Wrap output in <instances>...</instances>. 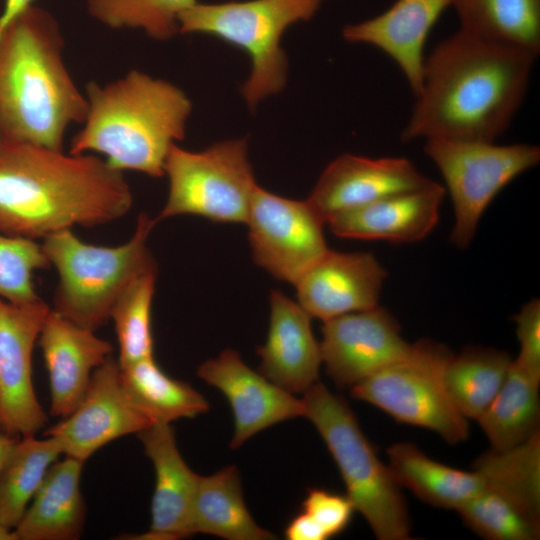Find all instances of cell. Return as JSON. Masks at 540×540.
I'll return each instance as SVG.
<instances>
[{
	"label": "cell",
	"mask_w": 540,
	"mask_h": 540,
	"mask_svg": "<svg viewBox=\"0 0 540 540\" xmlns=\"http://www.w3.org/2000/svg\"><path fill=\"white\" fill-rule=\"evenodd\" d=\"M537 56L459 28L425 56L400 139L495 142L524 101Z\"/></svg>",
	"instance_id": "cell-1"
},
{
	"label": "cell",
	"mask_w": 540,
	"mask_h": 540,
	"mask_svg": "<svg viewBox=\"0 0 540 540\" xmlns=\"http://www.w3.org/2000/svg\"><path fill=\"white\" fill-rule=\"evenodd\" d=\"M133 194L104 159L0 139V233L44 239L125 216Z\"/></svg>",
	"instance_id": "cell-2"
},
{
	"label": "cell",
	"mask_w": 540,
	"mask_h": 540,
	"mask_svg": "<svg viewBox=\"0 0 540 540\" xmlns=\"http://www.w3.org/2000/svg\"><path fill=\"white\" fill-rule=\"evenodd\" d=\"M59 22L29 5L0 30V137L63 150L73 124H83L86 96L63 57Z\"/></svg>",
	"instance_id": "cell-3"
},
{
	"label": "cell",
	"mask_w": 540,
	"mask_h": 540,
	"mask_svg": "<svg viewBox=\"0 0 540 540\" xmlns=\"http://www.w3.org/2000/svg\"><path fill=\"white\" fill-rule=\"evenodd\" d=\"M88 111L69 152H95L114 169L164 175L169 149L185 136L192 110L176 85L133 69L115 81L86 86Z\"/></svg>",
	"instance_id": "cell-4"
},
{
	"label": "cell",
	"mask_w": 540,
	"mask_h": 540,
	"mask_svg": "<svg viewBox=\"0 0 540 540\" xmlns=\"http://www.w3.org/2000/svg\"><path fill=\"white\" fill-rule=\"evenodd\" d=\"M156 224L155 218L139 214L130 239L113 247L83 242L72 229L44 238L42 249L58 275L52 309L94 332L105 325L126 286L157 266L147 245Z\"/></svg>",
	"instance_id": "cell-5"
},
{
	"label": "cell",
	"mask_w": 540,
	"mask_h": 540,
	"mask_svg": "<svg viewBox=\"0 0 540 540\" xmlns=\"http://www.w3.org/2000/svg\"><path fill=\"white\" fill-rule=\"evenodd\" d=\"M308 418L341 474L346 495L380 540L411 539V521L401 487L377 456L341 396L317 381L302 399Z\"/></svg>",
	"instance_id": "cell-6"
},
{
	"label": "cell",
	"mask_w": 540,
	"mask_h": 540,
	"mask_svg": "<svg viewBox=\"0 0 540 540\" xmlns=\"http://www.w3.org/2000/svg\"><path fill=\"white\" fill-rule=\"evenodd\" d=\"M324 1L197 2L181 14L179 31L211 35L250 56L252 69L242 94L253 108L285 86L287 58L280 46L283 33L294 23L312 19Z\"/></svg>",
	"instance_id": "cell-7"
},
{
	"label": "cell",
	"mask_w": 540,
	"mask_h": 540,
	"mask_svg": "<svg viewBox=\"0 0 540 540\" xmlns=\"http://www.w3.org/2000/svg\"><path fill=\"white\" fill-rule=\"evenodd\" d=\"M452 354L445 345L422 338L412 343L404 358L350 388L351 396L398 422L431 430L449 444L464 442L468 419L452 402L444 382Z\"/></svg>",
	"instance_id": "cell-8"
},
{
	"label": "cell",
	"mask_w": 540,
	"mask_h": 540,
	"mask_svg": "<svg viewBox=\"0 0 540 540\" xmlns=\"http://www.w3.org/2000/svg\"><path fill=\"white\" fill-rule=\"evenodd\" d=\"M163 170L169 192L157 222L196 215L218 223H246L257 187L246 139L220 141L198 152L175 143Z\"/></svg>",
	"instance_id": "cell-9"
},
{
	"label": "cell",
	"mask_w": 540,
	"mask_h": 540,
	"mask_svg": "<svg viewBox=\"0 0 540 540\" xmlns=\"http://www.w3.org/2000/svg\"><path fill=\"white\" fill-rule=\"evenodd\" d=\"M424 153L436 165L445 182L454 210L450 242L466 249L493 199L515 178L540 161V148L520 143L430 138Z\"/></svg>",
	"instance_id": "cell-10"
},
{
	"label": "cell",
	"mask_w": 540,
	"mask_h": 540,
	"mask_svg": "<svg viewBox=\"0 0 540 540\" xmlns=\"http://www.w3.org/2000/svg\"><path fill=\"white\" fill-rule=\"evenodd\" d=\"M245 224L255 263L294 286L329 250L325 220L307 199L284 198L257 185Z\"/></svg>",
	"instance_id": "cell-11"
},
{
	"label": "cell",
	"mask_w": 540,
	"mask_h": 540,
	"mask_svg": "<svg viewBox=\"0 0 540 540\" xmlns=\"http://www.w3.org/2000/svg\"><path fill=\"white\" fill-rule=\"evenodd\" d=\"M50 307L0 297V431L36 434L48 422L32 382V353Z\"/></svg>",
	"instance_id": "cell-12"
},
{
	"label": "cell",
	"mask_w": 540,
	"mask_h": 540,
	"mask_svg": "<svg viewBox=\"0 0 540 540\" xmlns=\"http://www.w3.org/2000/svg\"><path fill=\"white\" fill-rule=\"evenodd\" d=\"M319 344L325 370L339 388H352L412 347L397 319L379 305L324 321Z\"/></svg>",
	"instance_id": "cell-13"
},
{
	"label": "cell",
	"mask_w": 540,
	"mask_h": 540,
	"mask_svg": "<svg viewBox=\"0 0 540 540\" xmlns=\"http://www.w3.org/2000/svg\"><path fill=\"white\" fill-rule=\"evenodd\" d=\"M154 424L124 390L120 366L112 356L92 373L75 410L44 433L53 438L62 455L85 462L106 444Z\"/></svg>",
	"instance_id": "cell-14"
},
{
	"label": "cell",
	"mask_w": 540,
	"mask_h": 540,
	"mask_svg": "<svg viewBox=\"0 0 540 540\" xmlns=\"http://www.w3.org/2000/svg\"><path fill=\"white\" fill-rule=\"evenodd\" d=\"M197 375L220 390L232 408L235 423L230 443L232 449L239 448L268 427L304 417L302 399L252 370L232 349L204 361L198 367Z\"/></svg>",
	"instance_id": "cell-15"
},
{
	"label": "cell",
	"mask_w": 540,
	"mask_h": 540,
	"mask_svg": "<svg viewBox=\"0 0 540 540\" xmlns=\"http://www.w3.org/2000/svg\"><path fill=\"white\" fill-rule=\"evenodd\" d=\"M431 181L403 157L343 154L326 166L307 201L326 223L336 213L421 188Z\"/></svg>",
	"instance_id": "cell-16"
},
{
	"label": "cell",
	"mask_w": 540,
	"mask_h": 540,
	"mask_svg": "<svg viewBox=\"0 0 540 540\" xmlns=\"http://www.w3.org/2000/svg\"><path fill=\"white\" fill-rule=\"evenodd\" d=\"M386 278L372 253L329 249L295 284L298 303L323 322L370 309L379 305Z\"/></svg>",
	"instance_id": "cell-17"
},
{
	"label": "cell",
	"mask_w": 540,
	"mask_h": 540,
	"mask_svg": "<svg viewBox=\"0 0 540 540\" xmlns=\"http://www.w3.org/2000/svg\"><path fill=\"white\" fill-rule=\"evenodd\" d=\"M38 344L49 376L50 413L66 418L82 400L94 370L113 351L112 345L50 308Z\"/></svg>",
	"instance_id": "cell-18"
},
{
	"label": "cell",
	"mask_w": 540,
	"mask_h": 540,
	"mask_svg": "<svg viewBox=\"0 0 540 540\" xmlns=\"http://www.w3.org/2000/svg\"><path fill=\"white\" fill-rule=\"evenodd\" d=\"M445 195L444 186L432 180L421 188L336 213L326 224L334 235L345 239L418 242L438 224Z\"/></svg>",
	"instance_id": "cell-19"
},
{
	"label": "cell",
	"mask_w": 540,
	"mask_h": 540,
	"mask_svg": "<svg viewBox=\"0 0 540 540\" xmlns=\"http://www.w3.org/2000/svg\"><path fill=\"white\" fill-rule=\"evenodd\" d=\"M137 435L155 470L151 524L145 533L125 538L177 540L192 536L191 515L200 475L182 458L170 424L154 423Z\"/></svg>",
	"instance_id": "cell-20"
},
{
	"label": "cell",
	"mask_w": 540,
	"mask_h": 540,
	"mask_svg": "<svg viewBox=\"0 0 540 540\" xmlns=\"http://www.w3.org/2000/svg\"><path fill=\"white\" fill-rule=\"evenodd\" d=\"M452 0H396L381 14L347 25L343 38L374 46L387 54L405 76L414 96L420 90L430 31Z\"/></svg>",
	"instance_id": "cell-21"
},
{
	"label": "cell",
	"mask_w": 540,
	"mask_h": 540,
	"mask_svg": "<svg viewBox=\"0 0 540 540\" xmlns=\"http://www.w3.org/2000/svg\"><path fill=\"white\" fill-rule=\"evenodd\" d=\"M311 316L279 290L270 294L267 340L258 348L259 372L291 394L305 393L319 379L320 344Z\"/></svg>",
	"instance_id": "cell-22"
},
{
	"label": "cell",
	"mask_w": 540,
	"mask_h": 540,
	"mask_svg": "<svg viewBox=\"0 0 540 540\" xmlns=\"http://www.w3.org/2000/svg\"><path fill=\"white\" fill-rule=\"evenodd\" d=\"M83 464L65 456L49 468L14 528L17 540H77L81 537L86 514L80 489Z\"/></svg>",
	"instance_id": "cell-23"
},
{
	"label": "cell",
	"mask_w": 540,
	"mask_h": 540,
	"mask_svg": "<svg viewBox=\"0 0 540 540\" xmlns=\"http://www.w3.org/2000/svg\"><path fill=\"white\" fill-rule=\"evenodd\" d=\"M387 455L398 485L429 505L457 510L485 488L477 470L463 471L437 462L412 443H394Z\"/></svg>",
	"instance_id": "cell-24"
},
{
	"label": "cell",
	"mask_w": 540,
	"mask_h": 540,
	"mask_svg": "<svg viewBox=\"0 0 540 540\" xmlns=\"http://www.w3.org/2000/svg\"><path fill=\"white\" fill-rule=\"evenodd\" d=\"M197 533L227 540L276 539L249 513L235 465L210 476H199L191 515V534Z\"/></svg>",
	"instance_id": "cell-25"
},
{
	"label": "cell",
	"mask_w": 540,
	"mask_h": 540,
	"mask_svg": "<svg viewBox=\"0 0 540 540\" xmlns=\"http://www.w3.org/2000/svg\"><path fill=\"white\" fill-rule=\"evenodd\" d=\"M539 387L540 373L512 359L499 392L477 419L492 449H509L539 432Z\"/></svg>",
	"instance_id": "cell-26"
},
{
	"label": "cell",
	"mask_w": 540,
	"mask_h": 540,
	"mask_svg": "<svg viewBox=\"0 0 540 540\" xmlns=\"http://www.w3.org/2000/svg\"><path fill=\"white\" fill-rule=\"evenodd\" d=\"M120 379L131 401L153 423L170 424L209 409L198 391L164 373L153 357L120 366Z\"/></svg>",
	"instance_id": "cell-27"
},
{
	"label": "cell",
	"mask_w": 540,
	"mask_h": 540,
	"mask_svg": "<svg viewBox=\"0 0 540 540\" xmlns=\"http://www.w3.org/2000/svg\"><path fill=\"white\" fill-rule=\"evenodd\" d=\"M512 358L503 350L468 346L452 354L444 369L448 394L466 419H477L499 392Z\"/></svg>",
	"instance_id": "cell-28"
},
{
	"label": "cell",
	"mask_w": 540,
	"mask_h": 540,
	"mask_svg": "<svg viewBox=\"0 0 540 540\" xmlns=\"http://www.w3.org/2000/svg\"><path fill=\"white\" fill-rule=\"evenodd\" d=\"M460 29L540 52V0H452Z\"/></svg>",
	"instance_id": "cell-29"
},
{
	"label": "cell",
	"mask_w": 540,
	"mask_h": 540,
	"mask_svg": "<svg viewBox=\"0 0 540 540\" xmlns=\"http://www.w3.org/2000/svg\"><path fill=\"white\" fill-rule=\"evenodd\" d=\"M35 434L20 436L0 467V520L14 529L49 468L62 455L57 442Z\"/></svg>",
	"instance_id": "cell-30"
},
{
	"label": "cell",
	"mask_w": 540,
	"mask_h": 540,
	"mask_svg": "<svg viewBox=\"0 0 540 540\" xmlns=\"http://www.w3.org/2000/svg\"><path fill=\"white\" fill-rule=\"evenodd\" d=\"M472 467L484 478L485 488L504 493L540 514V431L509 449L490 448Z\"/></svg>",
	"instance_id": "cell-31"
},
{
	"label": "cell",
	"mask_w": 540,
	"mask_h": 540,
	"mask_svg": "<svg viewBox=\"0 0 540 540\" xmlns=\"http://www.w3.org/2000/svg\"><path fill=\"white\" fill-rule=\"evenodd\" d=\"M157 266L138 274L115 301L110 320L119 345L120 366L153 357L151 306Z\"/></svg>",
	"instance_id": "cell-32"
},
{
	"label": "cell",
	"mask_w": 540,
	"mask_h": 540,
	"mask_svg": "<svg viewBox=\"0 0 540 540\" xmlns=\"http://www.w3.org/2000/svg\"><path fill=\"white\" fill-rule=\"evenodd\" d=\"M456 511L468 528L488 540L540 538V514L493 489H483Z\"/></svg>",
	"instance_id": "cell-33"
},
{
	"label": "cell",
	"mask_w": 540,
	"mask_h": 540,
	"mask_svg": "<svg viewBox=\"0 0 540 540\" xmlns=\"http://www.w3.org/2000/svg\"><path fill=\"white\" fill-rule=\"evenodd\" d=\"M197 0H86L89 15L111 29H135L165 41L179 31V18Z\"/></svg>",
	"instance_id": "cell-34"
},
{
	"label": "cell",
	"mask_w": 540,
	"mask_h": 540,
	"mask_svg": "<svg viewBox=\"0 0 540 540\" xmlns=\"http://www.w3.org/2000/svg\"><path fill=\"white\" fill-rule=\"evenodd\" d=\"M49 261L36 240L0 233V297L13 303L40 300L33 273L49 268Z\"/></svg>",
	"instance_id": "cell-35"
},
{
	"label": "cell",
	"mask_w": 540,
	"mask_h": 540,
	"mask_svg": "<svg viewBox=\"0 0 540 540\" xmlns=\"http://www.w3.org/2000/svg\"><path fill=\"white\" fill-rule=\"evenodd\" d=\"M304 512L326 539L341 533L350 523L355 508L347 497L321 488H311L302 502Z\"/></svg>",
	"instance_id": "cell-36"
},
{
	"label": "cell",
	"mask_w": 540,
	"mask_h": 540,
	"mask_svg": "<svg viewBox=\"0 0 540 540\" xmlns=\"http://www.w3.org/2000/svg\"><path fill=\"white\" fill-rule=\"evenodd\" d=\"M519 353L515 360L531 371L540 373V301L533 298L513 317Z\"/></svg>",
	"instance_id": "cell-37"
},
{
	"label": "cell",
	"mask_w": 540,
	"mask_h": 540,
	"mask_svg": "<svg viewBox=\"0 0 540 540\" xmlns=\"http://www.w3.org/2000/svg\"><path fill=\"white\" fill-rule=\"evenodd\" d=\"M285 536L288 540H326L320 528L302 511L288 523Z\"/></svg>",
	"instance_id": "cell-38"
},
{
	"label": "cell",
	"mask_w": 540,
	"mask_h": 540,
	"mask_svg": "<svg viewBox=\"0 0 540 540\" xmlns=\"http://www.w3.org/2000/svg\"><path fill=\"white\" fill-rule=\"evenodd\" d=\"M35 0H4V8L0 14V30L18 13L24 10L29 5H32Z\"/></svg>",
	"instance_id": "cell-39"
},
{
	"label": "cell",
	"mask_w": 540,
	"mask_h": 540,
	"mask_svg": "<svg viewBox=\"0 0 540 540\" xmlns=\"http://www.w3.org/2000/svg\"><path fill=\"white\" fill-rule=\"evenodd\" d=\"M19 436L0 431V467Z\"/></svg>",
	"instance_id": "cell-40"
},
{
	"label": "cell",
	"mask_w": 540,
	"mask_h": 540,
	"mask_svg": "<svg viewBox=\"0 0 540 540\" xmlns=\"http://www.w3.org/2000/svg\"><path fill=\"white\" fill-rule=\"evenodd\" d=\"M0 540H17L14 529L7 527L0 520Z\"/></svg>",
	"instance_id": "cell-41"
},
{
	"label": "cell",
	"mask_w": 540,
	"mask_h": 540,
	"mask_svg": "<svg viewBox=\"0 0 540 540\" xmlns=\"http://www.w3.org/2000/svg\"><path fill=\"white\" fill-rule=\"evenodd\" d=\"M0 139H1V137H0Z\"/></svg>",
	"instance_id": "cell-42"
}]
</instances>
